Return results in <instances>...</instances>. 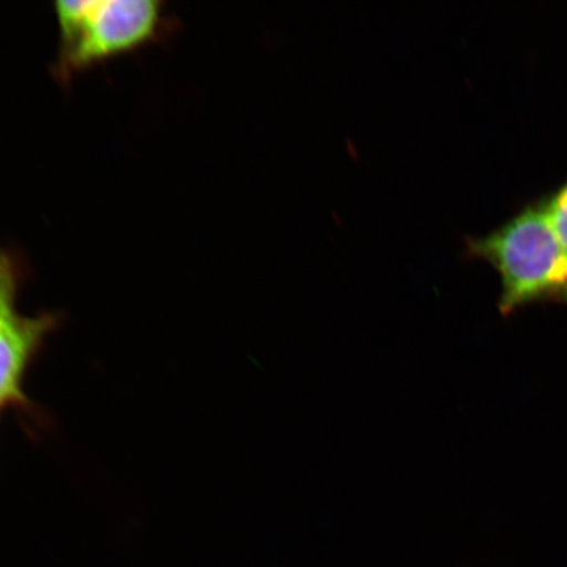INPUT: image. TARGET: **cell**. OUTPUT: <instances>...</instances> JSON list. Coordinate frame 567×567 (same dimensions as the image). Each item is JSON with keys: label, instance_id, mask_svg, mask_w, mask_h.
Here are the masks:
<instances>
[{"label": "cell", "instance_id": "1", "mask_svg": "<svg viewBox=\"0 0 567 567\" xmlns=\"http://www.w3.org/2000/svg\"><path fill=\"white\" fill-rule=\"evenodd\" d=\"M464 254L486 261L498 272L502 316L534 302L567 303V257L553 229L544 195L523 204L498 228L466 236Z\"/></svg>", "mask_w": 567, "mask_h": 567}, {"label": "cell", "instance_id": "2", "mask_svg": "<svg viewBox=\"0 0 567 567\" xmlns=\"http://www.w3.org/2000/svg\"><path fill=\"white\" fill-rule=\"evenodd\" d=\"M62 59L71 69L130 51L146 41L159 19L154 0H74L55 3Z\"/></svg>", "mask_w": 567, "mask_h": 567}, {"label": "cell", "instance_id": "3", "mask_svg": "<svg viewBox=\"0 0 567 567\" xmlns=\"http://www.w3.org/2000/svg\"><path fill=\"white\" fill-rule=\"evenodd\" d=\"M52 328L49 316L24 317L13 310L0 318V408L25 405L24 372Z\"/></svg>", "mask_w": 567, "mask_h": 567}, {"label": "cell", "instance_id": "4", "mask_svg": "<svg viewBox=\"0 0 567 567\" xmlns=\"http://www.w3.org/2000/svg\"><path fill=\"white\" fill-rule=\"evenodd\" d=\"M548 216L567 257V177L559 186L544 194Z\"/></svg>", "mask_w": 567, "mask_h": 567}, {"label": "cell", "instance_id": "5", "mask_svg": "<svg viewBox=\"0 0 567 567\" xmlns=\"http://www.w3.org/2000/svg\"><path fill=\"white\" fill-rule=\"evenodd\" d=\"M9 255L0 252V318L16 310L18 275Z\"/></svg>", "mask_w": 567, "mask_h": 567}]
</instances>
